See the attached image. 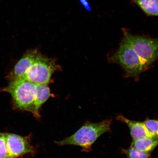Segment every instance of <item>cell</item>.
<instances>
[{
	"label": "cell",
	"mask_w": 158,
	"mask_h": 158,
	"mask_svg": "<svg viewBox=\"0 0 158 158\" xmlns=\"http://www.w3.org/2000/svg\"><path fill=\"white\" fill-rule=\"evenodd\" d=\"M112 121L110 119L96 123L87 122L73 135L55 143L59 146H79L82 148L83 152H89L91 151L93 144L99 137L102 134L111 131Z\"/></svg>",
	"instance_id": "1"
},
{
	"label": "cell",
	"mask_w": 158,
	"mask_h": 158,
	"mask_svg": "<svg viewBox=\"0 0 158 158\" xmlns=\"http://www.w3.org/2000/svg\"><path fill=\"white\" fill-rule=\"evenodd\" d=\"M5 135L10 158H18L27 154L35 153L29 136L23 137L9 133H5Z\"/></svg>",
	"instance_id": "6"
},
{
	"label": "cell",
	"mask_w": 158,
	"mask_h": 158,
	"mask_svg": "<svg viewBox=\"0 0 158 158\" xmlns=\"http://www.w3.org/2000/svg\"><path fill=\"white\" fill-rule=\"evenodd\" d=\"M61 70L55 59L39 53L32 64L27 69L25 79L36 84H48L54 73Z\"/></svg>",
	"instance_id": "5"
},
{
	"label": "cell",
	"mask_w": 158,
	"mask_h": 158,
	"mask_svg": "<svg viewBox=\"0 0 158 158\" xmlns=\"http://www.w3.org/2000/svg\"><path fill=\"white\" fill-rule=\"evenodd\" d=\"M0 158H10L5 133H0Z\"/></svg>",
	"instance_id": "14"
},
{
	"label": "cell",
	"mask_w": 158,
	"mask_h": 158,
	"mask_svg": "<svg viewBox=\"0 0 158 158\" xmlns=\"http://www.w3.org/2000/svg\"><path fill=\"white\" fill-rule=\"evenodd\" d=\"M80 2L82 5L85 7V9L88 11L90 10L91 8L87 0H80Z\"/></svg>",
	"instance_id": "15"
},
{
	"label": "cell",
	"mask_w": 158,
	"mask_h": 158,
	"mask_svg": "<svg viewBox=\"0 0 158 158\" xmlns=\"http://www.w3.org/2000/svg\"><path fill=\"white\" fill-rule=\"evenodd\" d=\"M123 151L128 158H149L151 155L150 153L140 151L131 147L123 149Z\"/></svg>",
	"instance_id": "12"
},
{
	"label": "cell",
	"mask_w": 158,
	"mask_h": 158,
	"mask_svg": "<svg viewBox=\"0 0 158 158\" xmlns=\"http://www.w3.org/2000/svg\"><path fill=\"white\" fill-rule=\"evenodd\" d=\"M124 38L131 45L147 70L158 59V38L131 34L123 29Z\"/></svg>",
	"instance_id": "4"
},
{
	"label": "cell",
	"mask_w": 158,
	"mask_h": 158,
	"mask_svg": "<svg viewBox=\"0 0 158 158\" xmlns=\"http://www.w3.org/2000/svg\"><path fill=\"white\" fill-rule=\"evenodd\" d=\"M117 119L127 124L133 141L143 138H153L143 122L130 120L123 115L118 116Z\"/></svg>",
	"instance_id": "8"
},
{
	"label": "cell",
	"mask_w": 158,
	"mask_h": 158,
	"mask_svg": "<svg viewBox=\"0 0 158 158\" xmlns=\"http://www.w3.org/2000/svg\"><path fill=\"white\" fill-rule=\"evenodd\" d=\"M51 96L50 90L47 84H37L36 95L33 104L32 112L35 118H40V110Z\"/></svg>",
	"instance_id": "9"
},
{
	"label": "cell",
	"mask_w": 158,
	"mask_h": 158,
	"mask_svg": "<svg viewBox=\"0 0 158 158\" xmlns=\"http://www.w3.org/2000/svg\"><path fill=\"white\" fill-rule=\"evenodd\" d=\"M143 122L153 137L158 138V120L147 119Z\"/></svg>",
	"instance_id": "13"
},
{
	"label": "cell",
	"mask_w": 158,
	"mask_h": 158,
	"mask_svg": "<svg viewBox=\"0 0 158 158\" xmlns=\"http://www.w3.org/2000/svg\"><path fill=\"white\" fill-rule=\"evenodd\" d=\"M158 146V138L145 137L133 140L131 147L139 151L152 152Z\"/></svg>",
	"instance_id": "10"
},
{
	"label": "cell",
	"mask_w": 158,
	"mask_h": 158,
	"mask_svg": "<svg viewBox=\"0 0 158 158\" xmlns=\"http://www.w3.org/2000/svg\"><path fill=\"white\" fill-rule=\"evenodd\" d=\"M149 16L158 17V1L157 0H132Z\"/></svg>",
	"instance_id": "11"
},
{
	"label": "cell",
	"mask_w": 158,
	"mask_h": 158,
	"mask_svg": "<svg viewBox=\"0 0 158 158\" xmlns=\"http://www.w3.org/2000/svg\"><path fill=\"white\" fill-rule=\"evenodd\" d=\"M109 60L122 67L126 77L133 78L136 81L147 70L137 53L124 37L118 50L109 57Z\"/></svg>",
	"instance_id": "3"
},
{
	"label": "cell",
	"mask_w": 158,
	"mask_h": 158,
	"mask_svg": "<svg viewBox=\"0 0 158 158\" xmlns=\"http://www.w3.org/2000/svg\"><path fill=\"white\" fill-rule=\"evenodd\" d=\"M39 53L37 48L27 50L15 64L13 70L7 75V80L11 81L25 78L26 73L34 62Z\"/></svg>",
	"instance_id": "7"
},
{
	"label": "cell",
	"mask_w": 158,
	"mask_h": 158,
	"mask_svg": "<svg viewBox=\"0 0 158 158\" xmlns=\"http://www.w3.org/2000/svg\"><path fill=\"white\" fill-rule=\"evenodd\" d=\"M2 91L10 94L15 109L32 113L37 93V84L25 78L10 81Z\"/></svg>",
	"instance_id": "2"
},
{
	"label": "cell",
	"mask_w": 158,
	"mask_h": 158,
	"mask_svg": "<svg viewBox=\"0 0 158 158\" xmlns=\"http://www.w3.org/2000/svg\"><path fill=\"white\" fill-rule=\"evenodd\" d=\"M157 1H158V0H157Z\"/></svg>",
	"instance_id": "16"
}]
</instances>
